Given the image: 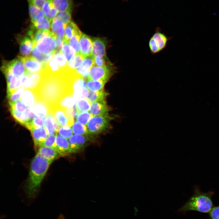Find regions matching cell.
<instances>
[{
	"mask_svg": "<svg viewBox=\"0 0 219 219\" xmlns=\"http://www.w3.org/2000/svg\"><path fill=\"white\" fill-rule=\"evenodd\" d=\"M43 73V78L42 82L35 91L40 99L51 106L56 104L64 95L67 93V85L61 76L47 75Z\"/></svg>",
	"mask_w": 219,
	"mask_h": 219,
	"instance_id": "cell-1",
	"label": "cell"
},
{
	"mask_svg": "<svg viewBox=\"0 0 219 219\" xmlns=\"http://www.w3.org/2000/svg\"><path fill=\"white\" fill-rule=\"evenodd\" d=\"M52 162L44 158L37 153L33 159L25 185L26 192L29 198H33L36 195Z\"/></svg>",
	"mask_w": 219,
	"mask_h": 219,
	"instance_id": "cell-2",
	"label": "cell"
},
{
	"mask_svg": "<svg viewBox=\"0 0 219 219\" xmlns=\"http://www.w3.org/2000/svg\"><path fill=\"white\" fill-rule=\"evenodd\" d=\"M214 194V192L211 191L203 192L198 186H195L193 194L178 211L184 214L189 211L209 213L213 207L212 197Z\"/></svg>",
	"mask_w": 219,
	"mask_h": 219,
	"instance_id": "cell-3",
	"label": "cell"
},
{
	"mask_svg": "<svg viewBox=\"0 0 219 219\" xmlns=\"http://www.w3.org/2000/svg\"><path fill=\"white\" fill-rule=\"evenodd\" d=\"M171 38L168 37L159 27H157L149 40L148 46L151 54L154 55L163 50Z\"/></svg>",
	"mask_w": 219,
	"mask_h": 219,
	"instance_id": "cell-4",
	"label": "cell"
},
{
	"mask_svg": "<svg viewBox=\"0 0 219 219\" xmlns=\"http://www.w3.org/2000/svg\"><path fill=\"white\" fill-rule=\"evenodd\" d=\"M109 120L108 116H94L92 117L87 125L89 134H98L105 130L109 125Z\"/></svg>",
	"mask_w": 219,
	"mask_h": 219,
	"instance_id": "cell-5",
	"label": "cell"
},
{
	"mask_svg": "<svg viewBox=\"0 0 219 219\" xmlns=\"http://www.w3.org/2000/svg\"><path fill=\"white\" fill-rule=\"evenodd\" d=\"M43 78L42 71L32 73L26 71L21 77V85L23 87L35 91L39 87Z\"/></svg>",
	"mask_w": 219,
	"mask_h": 219,
	"instance_id": "cell-6",
	"label": "cell"
},
{
	"mask_svg": "<svg viewBox=\"0 0 219 219\" xmlns=\"http://www.w3.org/2000/svg\"><path fill=\"white\" fill-rule=\"evenodd\" d=\"M112 66L98 67L94 64L89 71L88 79L107 81L112 74Z\"/></svg>",
	"mask_w": 219,
	"mask_h": 219,
	"instance_id": "cell-7",
	"label": "cell"
},
{
	"mask_svg": "<svg viewBox=\"0 0 219 219\" xmlns=\"http://www.w3.org/2000/svg\"><path fill=\"white\" fill-rule=\"evenodd\" d=\"M56 37L51 32L49 35L45 36L36 43L37 48L43 54L55 53L56 52L55 38Z\"/></svg>",
	"mask_w": 219,
	"mask_h": 219,
	"instance_id": "cell-8",
	"label": "cell"
},
{
	"mask_svg": "<svg viewBox=\"0 0 219 219\" xmlns=\"http://www.w3.org/2000/svg\"><path fill=\"white\" fill-rule=\"evenodd\" d=\"M88 135H73L69 139L68 142L71 153L78 152L82 149L89 141Z\"/></svg>",
	"mask_w": 219,
	"mask_h": 219,
	"instance_id": "cell-9",
	"label": "cell"
},
{
	"mask_svg": "<svg viewBox=\"0 0 219 219\" xmlns=\"http://www.w3.org/2000/svg\"><path fill=\"white\" fill-rule=\"evenodd\" d=\"M19 57L24 64L26 71L32 73L41 72L46 66L32 56Z\"/></svg>",
	"mask_w": 219,
	"mask_h": 219,
	"instance_id": "cell-10",
	"label": "cell"
},
{
	"mask_svg": "<svg viewBox=\"0 0 219 219\" xmlns=\"http://www.w3.org/2000/svg\"><path fill=\"white\" fill-rule=\"evenodd\" d=\"M50 113H53L60 126L71 127L74 121L70 120L67 116L64 109L61 108L56 105L50 107Z\"/></svg>",
	"mask_w": 219,
	"mask_h": 219,
	"instance_id": "cell-11",
	"label": "cell"
},
{
	"mask_svg": "<svg viewBox=\"0 0 219 219\" xmlns=\"http://www.w3.org/2000/svg\"><path fill=\"white\" fill-rule=\"evenodd\" d=\"M80 53L85 58L92 56V39L86 34L82 33L80 39Z\"/></svg>",
	"mask_w": 219,
	"mask_h": 219,
	"instance_id": "cell-12",
	"label": "cell"
},
{
	"mask_svg": "<svg viewBox=\"0 0 219 219\" xmlns=\"http://www.w3.org/2000/svg\"><path fill=\"white\" fill-rule=\"evenodd\" d=\"M5 63L8 68L16 76L21 77L26 71L24 64L19 56Z\"/></svg>",
	"mask_w": 219,
	"mask_h": 219,
	"instance_id": "cell-13",
	"label": "cell"
},
{
	"mask_svg": "<svg viewBox=\"0 0 219 219\" xmlns=\"http://www.w3.org/2000/svg\"><path fill=\"white\" fill-rule=\"evenodd\" d=\"M93 47L92 55L93 57L99 56L106 58V42L104 39L94 37L92 39Z\"/></svg>",
	"mask_w": 219,
	"mask_h": 219,
	"instance_id": "cell-14",
	"label": "cell"
},
{
	"mask_svg": "<svg viewBox=\"0 0 219 219\" xmlns=\"http://www.w3.org/2000/svg\"><path fill=\"white\" fill-rule=\"evenodd\" d=\"M105 100L92 103L89 112L94 116H108L109 111Z\"/></svg>",
	"mask_w": 219,
	"mask_h": 219,
	"instance_id": "cell-15",
	"label": "cell"
},
{
	"mask_svg": "<svg viewBox=\"0 0 219 219\" xmlns=\"http://www.w3.org/2000/svg\"><path fill=\"white\" fill-rule=\"evenodd\" d=\"M30 130L35 147L36 148H39L47 137V131L43 127L32 128Z\"/></svg>",
	"mask_w": 219,
	"mask_h": 219,
	"instance_id": "cell-16",
	"label": "cell"
},
{
	"mask_svg": "<svg viewBox=\"0 0 219 219\" xmlns=\"http://www.w3.org/2000/svg\"><path fill=\"white\" fill-rule=\"evenodd\" d=\"M44 125L49 135L57 134L60 126L54 115L52 113H49L44 119Z\"/></svg>",
	"mask_w": 219,
	"mask_h": 219,
	"instance_id": "cell-17",
	"label": "cell"
},
{
	"mask_svg": "<svg viewBox=\"0 0 219 219\" xmlns=\"http://www.w3.org/2000/svg\"><path fill=\"white\" fill-rule=\"evenodd\" d=\"M33 111L37 117L44 119L50 113V105L43 100L40 99L33 107Z\"/></svg>",
	"mask_w": 219,
	"mask_h": 219,
	"instance_id": "cell-18",
	"label": "cell"
},
{
	"mask_svg": "<svg viewBox=\"0 0 219 219\" xmlns=\"http://www.w3.org/2000/svg\"><path fill=\"white\" fill-rule=\"evenodd\" d=\"M94 64L92 56L85 58L81 66L76 70L77 73L85 79H88L89 71Z\"/></svg>",
	"mask_w": 219,
	"mask_h": 219,
	"instance_id": "cell-19",
	"label": "cell"
},
{
	"mask_svg": "<svg viewBox=\"0 0 219 219\" xmlns=\"http://www.w3.org/2000/svg\"><path fill=\"white\" fill-rule=\"evenodd\" d=\"M56 148L60 156H64L71 153L67 139L59 134L56 136Z\"/></svg>",
	"mask_w": 219,
	"mask_h": 219,
	"instance_id": "cell-20",
	"label": "cell"
},
{
	"mask_svg": "<svg viewBox=\"0 0 219 219\" xmlns=\"http://www.w3.org/2000/svg\"><path fill=\"white\" fill-rule=\"evenodd\" d=\"M40 99L36 92L29 89H26L21 95L22 101L28 107H32Z\"/></svg>",
	"mask_w": 219,
	"mask_h": 219,
	"instance_id": "cell-21",
	"label": "cell"
},
{
	"mask_svg": "<svg viewBox=\"0 0 219 219\" xmlns=\"http://www.w3.org/2000/svg\"><path fill=\"white\" fill-rule=\"evenodd\" d=\"M37 153L44 158L52 161L60 156L55 148L42 146L39 148Z\"/></svg>",
	"mask_w": 219,
	"mask_h": 219,
	"instance_id": "cell-22",
	"label": "cell"
},
{
	"mask_svg": "<svg viewBox=\"0 0 219 219\" xmlns=\"http://www.w3.org/2000/svg\"><path fill=\"white\" fill-rule=\"evenodd\" d=\"M29 13L32 24L39 21L45 16L41 9L35 5L31 0H28Z\"/></svg>",
	"mask_w": 219,
	"mask_h": 219,
	"instance_id": "cell-23",
	"label": "cell"
},
{
	"mask_svg": "<svg viewBox=\"0 0 219 219\" xmlns=\"http://www.w3.org/2000/svg\"><path fill=\"white\" fill-rule=\"evenodd\" d=\"M19 51L21 57L28 56L33 46V42L32 39L29 36H24L20 42Z\"/></svg>",
	"mask_w": 219,
	"mask_h": 219,
	"instance_id": "cell-24",
	"label": "cell"
},
{
	"mask_svg": "<svg viewBox=\"0 0 219 219\" xmlns=\"http://www.w3.org/2000/svg\"><path fill=\"white\" fill-rule=\"evenodd\" d=\"M66 25L60 20L54 18L51 22V31L56 36L64 39Z\"/></svg>",
	"mask_w": 219,
	"mask_h": 219,
	"instance_id": "cell-25",
	"label": "cell"
},
{
	"mask_svg": "<svg viewBox=\"0 0 219 219\" xmlns=\"http://www.w3.org/2000/svg\"><path fill=\"white\" fill-rule=\"evenodd\" d=\"M52 3L58 12L72 11V0H51Z\"/></svg>",
	"mask_w": 219,
	"mask_h": 219,
	"instance_id": "cell-26",
	"label": "cell"
},
{
	"mask_svg": "<svg viewBox=\"0 0 219 219\" xmlns=\"http://www.w3.org/2000/svg\"><path fill=\"white\" fill-rule=\"evenodd\" d=\"M41 9L45 16L51 22L55 18L58 12L53 5L51 0H47L43 5Z\"/></svg>",
	"mask_w": 219,
	"mask_h": 219,
	"instance_id": "cell-27",
	"label": "cell"
},
{
	"mask_svg": "<svg viewBox=\"0 0 219 219\" xmlns=\"http://www.w3.org/2000/svg\"><path fill=\"white\" fill-rule=\"evenodd\" d=\"M10 110L12 116L17 122L30 130L32 123L29 122L24 112H21L11 108H10Z\"/></svg>",
	"mask_w": 219,
	"mask_h": 219,
	"instance_id": "cell-28",
	"label": "cell"
},
{
	"mask_svg": "<svg viewBox=\"0 0 219 219\" xmlns=\"http://www.w3.org/2000/svg\"><path fill=\"white\" fill-rule=\"evenodd\" d=\"M76 102V101L72 94H66L64 95L55 105L64 109L73 107Z\"/></svg>",
	"mask_w": 219,
	"mask_h": 219,
	"instance_id": "cell-29",
	"label": "cell"
},
{
	"mask_svg": "<svg viewBox=\"0 0 219 219\" xmlns=\"http://www.w3.org/2000/svg\"><path fill=\"white\" fill-rule=\"evenodd\" d=\"M81 32L78 27L76 30L74 34L68 41L70 45L72 47L75 54H80L79 41Z\"/></svg>",
	"mask_w": 219,
	"mask_h": 219,
	"instance_id": "cell-30",
	"label": "cell"
},
{
	"mask_svg": "<svg viewBox=\"0 0 219 219\" xmlns=\"http://www.w3.org/2000/svg\"><path fill=\"white\" fill-rule=\"evenodd\" d=\"M91 103H92L88 98H82L77 100L75 105L77 115L79 113L89 110Z\"/></svg>",
	"mask_w": 219,
	"mask_h": 219,
	"instance_id": "cell-31",
	"label": "cell"
},
{
	"mask_svg": "<svg viewBox=\"0 0 219 219\" xmlns=\"http://www.w3.org/2000/svg\"><path fill=\"white\" fill-rule=\"evenodd\" d=\"M108 93L103 90L93 92L89 91L88 99L91 103L105 100Z\"/></svg>",
	"mask_w": 219,
	"mask_h": 219,
	"instance_id": "cell-32",
	"label": "cell"
},
{
	"mask_svg": "<svg viewBox=\"0 0 219 219\" xmlns=\"http://www.w3.org/2000/svg\"><path fill=\"white\" fill-rule=\"evenodd\" d=\"M84 58L81 54H75L68 61V68L72 70H76L81 66Z\"/></svg>",
	"mask_w": 219,
	"mask_h": 219,
	"instance_id": "cell-33",
	"label": "cell"
},
{
	"mask_svg": "<svg viewBox=\"0 0 219 219\" xmlns=\"http://www.w3.org/2000/svg\"><path fill=\"white\" fill-rule=\"evenodd\" d=\"M21 77L14 76L7 84V96L11 94L21 86Z\"/></svg>",
	"mask_w": 219,
	"mask_h": 219,
	"instance_id": "cell-34",
	"label": "cell"
},
{
	"mask_svg": "<svg viewBox=\"0 0 219 219\" xmlns=\"http://www.w3.org/2000/svg\"><path fill=\"white\" fill-rule=\"evenodd\" d=\"M107 81L102 80H88L87 87L90 91L95 92L102 90Z\"/></svg>",
	"mask_w": 219,
	"mask_h": 219,
	"instance_id": "cell-35",
	"label": "cell"
},
{
	"mask_svg": "<svg viewBox=\"0 0 219 219\" xmlns=\"http://www.w3.org/2000/svg\"><path fill=\"white\" fill-rule=\"evenodd\" d=\"M78 28L76 24L72 20L66 24L64 38V42H68L69 39L71 37Z\"/></svg>",
	"mask_w": 219,
	"mask_h": 219,
	"instance_id": "cell-36",
	"label": "cell"
},
{
	"mask_svg": "<svg viewBox=\"0 0 219 219\" xmlns=\"http://www.w3.org/2000/svg\"><path fill=\"white\" fill-rule=\"evenodd\" d=\"M51 22L44 16L32 25L36 30H50Z\"/></svg>",
	"mask_w": 219,
	"mask_h": 219,
	"instance_id": "cell-37",
	"label": "cell"
},
{
	"mask_svg": "<svg viewBox=\"0 0 219 219\" xmlns=\"http://www.w3.org/2000/svg\"><path fill=\"white\" fill-rule=\"evenodd\" d=\"M62 71L68 67V62L67 59L61 51H56L53 55Z\"/></svg>",
	"mask_w": 219,
	"mask_h": 219,
	"instance_id": "cell-38",
	"label": "cell"
},
{
	"mask_svg": "<svg viewBox=\"0 0 219 219\" xmlns=\"http://www.w3.org/2000/svg\"><path fill=\"white\" fill-rule=\"evenodd\" d=\"M51 33V32L50 30H38L35 31L31 37L33 42V46H36L40 41Z\"/></svg>",
	"mask_w": 219,
	"mask_h": 219,
	"instance_id": "cell-39",
	"label": "cell"
},
{
	"mask_svg": "<svg viewBox=\"0 0 219 219\" xmlns=\"http://www.w3.org/2000/svg\"><path fill=\"white\" fill-rule=\"evenodd\" d=\"M72 130L75 134L82 135L89 134L88 129L86 126L77 121L74 123L72 127Z\"/></svg>",
	"mask_w": 219,
	"mask_h": 219,
	"instance_id": "cell-40",
	"label": "cell"
},
{
	"mask_svg": "<svg viewBox=\"0 0 219 219\" xmlns=\"http://www.w3.org/2000/svg\"><path fill=\"white\" fill-rule=\"evenodd\" d=\"M92 117V115L90 112H81L77 115L76 120L78 122L86 125Z\"/></svg>",
	"mask_w": 219,
	"mask_h": 219,
	"instance_id": "cell-41",
	"label": "cell"
},
{
	"mask_svg": "<svg viewBox=\"0 0 219 219\" xmlns=\"http://www.w3.org/2000/svg\"><path fill=\"white\" fill-rule=\"evenodd\" d=\"M69 44L68 42H64L61 50V51L66 57L68 61L75 54L73 48Z\"/></svg>",
	"mask_w": 219,
	"mask_h": 219,
	"instance_id": "cell-42",
	"label": "cell"
},
{
	"mask_svg": "<svg viewBox=\"0 0 219 219\" xmlns=\"http://www.w3.org/2000/svg\"><path fill=\"white\" fill-rule=\"evenodd\" d=\"M72 11L58 12L55 18L60 20L64 24H66L71 21Z\"/></svg>",
	"mask_w": 219,
	"mask_h": 219,
	"instance_id": "cell-43",
	"label": "cell"
},
{
	"mask_svg": "<svg viewBox=\"0 0 219 219\" xmlns=\"http://www.w3.org/2000/svg\"><path fill=\"white\" fill-rule=\"evenodd\" d=\"M89 93L87 87L77 89L74 91L72 95L77 101L79 99L88 97Z\"/></svg>",
	"mask_w": 219,
	"mask_h": 219,
	"instance_id": "cell-44",
	"label": "cell"
},
{
	"mask_svg": "<svg viewBox=\"0 0 219 219\" xmlns=\"http://www.w3.org/2000/svg\"><path fill=\"white\" fill-rule=\"evenodd\" d=\"M24 89V88L23 87L20 88L11 94L7 96L9 103H13L18 100L22 95Z\"/></svg>",
	"mask_w": 219,
	"mask_h": 219,
	"instance_id": "cell-45",
	"label": "cell"
},
{
	"mask_svg": "<svg viewBox=\"0 0 219 219\" xmlns=\"http://www.w3.org/2000/svg\"><path fill=\"white\" fill-rule=\"evenodd\" d=\"M72 129L68 126H62L58 130V133L61 136L68 139L73 135Z\"/></svg>",
	"mask_w": 219,
	"mask_h": 219,
	"instance_id": "cell-46",
	"label": "cell"
},
{
	"mask_svg": "<svg viewBox=\"0 0 219 219\" xmlns=\"http://www.w3.org/2000/svg\"><path fill=\"white\" fill-rule=\"evenodd\" d=\"M57 135V134L49 135L41 146L56 148V140Z\"/></svg>",
	"mask_w": 219,
	"mask_h": 219,
	"instance_id": "cell-47",
	"label": "cell"
},
{
	"mask_svg": "<svg viewBox=\"0 0 219 219\" xmlns=\"http://www.w3.org/2000/svg\"><path fill=\"white\" fill-rule=\"evenodd\" d=\"M10 108L21 112H23L26 109L25 105L20 100L12 103H9Z\"/></svg>",
	"mask_w": 219,
	"mask_h": 219,
	"instance_id": "cell-48",
	"label": "cell"
},
{
	"mask_svg": "<svg viewBox=\"0 0 219 219\" xmlns=\"http://www.w3.org/2000/svg\"><path fill=\"white\" fill-rule=\"evenodd\" d=\"M94 65L99 67H103L112 65L106 58L101 57L99 56L94 57Z\"/></svg>",
	"mask_w": 219,
	"mask_h": 219,
	"instance_id": "cell-49",
	"label": "cell"
},
{
	"mask_svg": "<svg viewBox=\"0 0 219 219\" xmlns=\"http://www.w3.org/2000/svg\"><path fill=\"white\" fill-rule=\"evenodd\" d=\"M44 119L38 117H35L32 122L31 130L32 128L43 127L44 125Z\"/></svg>",
	"mask_w": 219,
	"mask_h": 219,
	"instance_id": "cell-50",
	"label": "cell"
},
{
	"mask_svg": "<svg viewBox=\"0 0 219 219\" xmlns=\"http://www.w3.org/2000/svg\"><path fill=\"white\" fill-rule=\"evenodd\" d=\"M24 112L28 119L29 122L32 123L36 115L33 111V107H28Z\"/></svg>",
	"mask_w": 219,
	"mask_h": 219,
	"instance_id": "cell-51",
	"label": "cell"
},
{
	"mask_svg": "<svg viewBox=\"0 0 219 219\" xmlns=\"http://www.w3.org/2000/svg\"><path fill=\"white\" fill-rule=\"evenodd\" d=\"M210 219H219V205L213 207L209 213Z\"/></svg>",
	"mask_w": 219,
	"mask_h": 219,
	"instance_id": "cell-52",
	"label": "cell"
},
{
	"mask_svg": "<svg viewBox=\"0 0 219 219\" xmlns=\"http://www.w3.org/2000/svg\"><path fill=\"white\" fill-rule=\"evenodd\" d=\"M56 43V51H61V48L64 42V39L57 36L55 38Z\"/></svg>",
	"mask_w": 219,
	"mask_h": 219,
	"instance_id": "cell-53",
	"label": "cell"
},
{
	"mask_svg": "<svg viewBox=\"0 0 219 219\" xmlns=\"http://www.w3.org/2000/svg\"><path fill=\"white\" fill-rule=\"evenodd\" d=\"M47 0H31L35 5L41 9L43 5Z\"/></svg>",
	"mask_w": 219,
	"mask_h": 219,
	"instance_id": "cell-54",
	"label": "cell"
},
{
	"mask_svg": "<svg viewBox=\"0 0 219 219\" xmlns=\"http://www.w3.org/2000/svg\"><path fill=\"white\" fill-rule=\"evenodd\" d=\"M57 219H65L64 217L62 214H60Z\"/></svg>",
	"mask_w": 219,
	"mask_h": 219,
	"instance_id": "cell-55",
	"label": "cell"
},
{
	"mask_svg": "<svg viewBox=\"0 0 219 219\" xmlns=\"http://www.w3.org/2000/svg\"><path fill=\"white\" fill-rule=\"evenodd\" d=\"M127 0H123V1H127Z\"/></svg>",
	"mask_w": 219,
	"mask_h": 219,
	"instance_id": "cell-56",
	"label": "cell"
}]
</instances>
